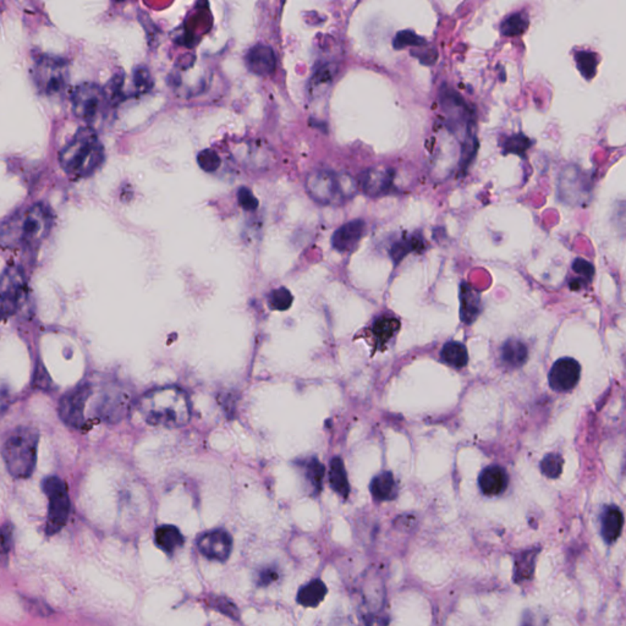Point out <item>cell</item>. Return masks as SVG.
Segmentation results:
<instances>
[{"label":"cell","mask_w":626,"mask_h":626,"mask_svg":"<svg viewBox=\"0 0 626 626\" xmlns=\"http://www.w3.org/2000/svg\"><path fill=\"white\" fill-rule=\"evenodd\" d=\"M54 214L45 203L18 209L0 225V245L11 251L37 249L49 235Z\"/></svg>","instance_id":"1"},{"label":"cell","mask_w":626,"mask_h":626,"mask_svg":"<svg viewBox=\"0 0 626 626\" xmlns=\"http://www.w3.org/2000/svg\"><path fill=\"white\" fill-rule=\"evenodd\" d=\"M137 406L143 420L150 426L180 428L190 421L189 395L177 386H160L147 391Z\"/></svg>","instance_id":"2"},{"label":"cell","mask_w":626,"mask_h":626,"mask_svg":"<svg viewBox=\"0 0 626 626\" xmlns=\"http://www.w3.org/2000/svg\"><path fill=\"white\" fill-rule=\"evenodd\" d=\"M105 147L91 127L78 129L60 150L59 162L69 177H88L105 162Z\"/></svg>","instance_id":"3"},{"label":"cell","mask_w":626,"mask_h":626,"mask_svg":"<svg viewBox=\"0 0 626 626\" xmlns=\"http://www.w3.org/2000/svg\"><path fill=\"white\" fill-rule=\"evenodd\" d=\"M40 433L32 427H16L5 439L1 454L11 476L25 480L32 476L37 463Z\"/></svg>","instance_id":"4"},{"label":"cell","mask_w":626,"mask_h":626,"mask_svg":"<svg viewBox=\"0 0 626 626\" xmlns=\"http://www.w3.org/2000/svg\"><path fill=\"white\" fill-rule=\"evenodd\" d=\"M306 191L317 203L339 206L356 195L358 184L349 174L319 169L306 177Z\"/></svg>","instance_id":"5"},{"label":"cell","mask_w":626,"mask_h":626,"mask_svg":"<svg viewBox=\"0 0 626 626\" xmlns=\"http://www.w3.org/2000/svg\"><path fill=\"white\" fill-rule=\"evenodd\" d=\"M31 76L42 95L47 97L61 95L68 86V63L50 55H38L32 65Z\"/></svg>","instance_id":"6"},{"label":"cell","mask_w":626,"mask_h":626,"mask_svg":"<svg viewBox=\"0 0 626 626\" xmlns=\"http://www.w3.org/2000/svg\"><path fill=\"white\" fill-rule=\"evenodd\" d=\"M71 105L73 114L86 123L87 127L93 129L105 118L110 102L102 87L92 82H85L73 90Z\"/></svg>","instance_id":"7"},{"label":"cell","mask_w":626,"mask_h":626,"mask_svg":"<svg viewBox=\"0 0 626 626\" xmlns=\"http://www.w3.org/2000/svg\"><path fill=\"white\" fill-rule=\"evenodd\" d=\"M28 293V279L18 266H8L0 274V322L14 316Z\"/></svg>","instance_id":"8"},{"label":"cell","mask_w":626,"mask_h":626,"mask_svg":"<svg viewBox=\"0 0 626 626\" xmlns=\"http://www.w3.org/2000/svg\"><path fill=\"white\" fill-rule=\"evenodd\" d=\"M42 488L48 498L47 535L53 536L61 531L68 522L71 509L68 487L59 477L49 476L42 483Z\"/></svg>","instance_id":"9"},{"label":"cell","mask_w":626,"mask_h":626,"mask_svg":"<svg viewBox=\"0 0 626 626\" xmlns=\"http://www.w3.org/2000/svg\"><path fill=\"white\" fill-rule=\"evenodd\" d=\"M131 406V391L118 383H112L103 388L95 401V416L113 425L123 421L130 413Z\"/></svg>","instance_id":"10"},{"label":"cell","mask_w":626,"mask_h":626,"mask_svg":"<svg viewBox=\"0 0 626 626\" xmlns=\"http://www.w3.org/2000/svg\"><path fill=\"white\" fill-rule=\"evenodd\" d=\"M590 179L577 165H569L558 179L559 200L572 207L586 206L591 199Z\"/></svg>","instance_id":"11"},{"label":"cell","mask_w":626,"mask_h":626,"mask_svg":"<svg viewBox=\"0 0 626 626\" xmlns=\"http://www.w3.org/2000/svg\"><path fill=\"white\" fill-rule=\"evenodd\" d=\"M439 105L449 120L450 131L456 134L461 127L466 131L475 129L473 112L454 88L447 86L440 88Z\"/></svg>","instance_id":"12"},{"label":"cell","mask_w":626,"mask_h":626,"mask_svg":"<svg viewBox=\"0 0 626 626\" xmlns=\"http://www.w3.org/2000/svg\"><path fill=\"white\" fill-rule=\"evenodd\" d=\"M91 395L92 386L87 383H81L65 393L58 408L61 421L73 428H81L85 425V410Z\"/></svg>","instance_id":"13"},{"label":"cell","mask_w":626,"mask_h":626,"mask_svg":"<svg viewBox=\"0 0 626 626\" xmlns=\"http://www.w3.org/2000/svg\"><path fill=\"white\" fill-rule=\"evenodd\" d=\"M394 169L371 167L363 170L358 177V189L370 197H381L389 194L394 182Z\"/></svg>","instance_id":"14"},{"label":"cell","mask_w":626,"mask_h":626,"mask_svg":"<svg viewBox=\"0 0 626 626\" xmlns=\"http://www.w3.org/2000/svg\"><path fill=\"white\" fill-rule=\"evenodd\" d=\"M197 547L204 558L224 563L232 554V536L220 528L204 532L197 541Z\"/></svg>","instance_id":"15"},{"label":"cell","mask_w":626,"mask_h":626,"mask_svg":"<svg viewBox=\"0 0 626 626\" xmlns=\"http://www.w3.org/2000/svg\"><path fill=\"white\" fill-rule=\"evenodd\" d=\"M581 367L577 360L563 358L550 368L548 381L550 388L555 391H572L580 379Z\"/></svg>","instance_id":"16"},{"label":"cell","mask_w":626,"mask_h":626,"mask_svg":"<svg viewBox=\"0 0 626 626\" xmlns=\"http://www.w3.org/2000/svg\"><path fill=\"white\" fill-rule=\"evenodd\" d=\"M246 66L251 73L259 76H269L277 66V58L271 47L256 45L252 47L245 58Z\"/></svg>","instance_id":"17"},{"label":"cell","mask_w":626,"mask_h":626,"mask_svg":"<svg viewBox=\"0 0 626 626\" xmlns=\"http://www.w3.org/2000/svg\"><path fill=\"white\" fill-rule=\"evenodd\" d=\"M366 224L361 219H355L341 225L331 237V245L339 252H350L362 239Z\"/></svg>","instance_id":"18"},{"label":"cell","mask_w":626,"mask_h":626,"mask_svg":"<svg viewBox=\"0 0 626 626\" xmlns=\"http://www.w3.org/2000/svg\"><path fill=\"white\" fill-rule=\"evenodd\" d=\"M478 485L483 495L497 497L508 487V473L500 466H488L478 477Z\"/></svg>","instance_id":"19"},{"label":"cell","mask_w":626,"mask_h":626,"mask_svg":"<svg viewBox=\"0 0 626 626\" xmlns=\"http://www.w3.org/2000/svg\"><path fill=\"white\" fill-rule=\"evenodd\" d=\"M540 547L525 549L517 554L514 563V581L516 584H524L531 580L535 574L536 562L540 553Z\"/></svg>","instance_id":"20"},{"label":"cell","mask_w":626,"mask_h":626,"mask_svg":"<svg viewBox=\"0 0 626 626\" xmlns=\"http://www.w3.org/2000/svg\"><path fill=\"white\" fill-rule=\"evenodd\" d=\"M601 524H602L601 525L602 537L608 545H612L619 538L624 526V516L620 509L617 507H608L604 509Z\"/></svg>","instance_id":"21"},{"label":"cell","mask_w":626,"mask_h":626,"mask_svg":"<svg viewBox=\"0 0 626 626\" xmlns=\"http://www.w3.org/2000/svg\"><path fill=\"white\" fill-rule=\"evenodd\" d=\"M155 545L167 554H174L184 545V536L177 527L162 525L155 530Z\"/></svg>","instance_id":"22"},{"label":"cell","mask_w":626,"mask_h":626,"mask_svg":"<svg viewBox=\"0 0 626 626\" xmlns=\"http://www.w3.org/2000/svg\"><path fill=\"white\" fill-rule=\"evenodd\" d=\"M370 490L373 498L379 502L395 500L398 495V485L391 472H381L377 475L371 482Z\"/></svg>","instance_id":"23"},{"label":"cell","mask_w":626,"mask_h":626,"mask_svg":"<svg viewBox=\"0 0 626 626\" xmlns=\"http://www.w3.org/2000/svg\"><path fill=\"white\" fill-rule=\"evenodd\" d=\"M327 586L321 580H313L297 592V602L305 608H316L327 596Z\"/></svg>","instance_id":"24"},{"label":"cell","mask_w":626,"mask_h":626,"mask_svg":"<svg viewBox=\"0 0 626 626\" xmlns=\"http://www.w3.org/2000/svg\"><path fill=\"white\" fill-rule=\"evenodd\" d=\"M460 297H461V309H460V316L463 322H473L476 319L478 313L481 311L480 309V297L477 295L476 291L472 289L471 286L463 283L460 290Z\"/></svg>","instance_id":"25"},{"label":"cell","mask_w":626,"mask_h":626,"mask_svg":"<svg viewBox=\"0 0 626 626\" xmlns=\"http://www.w3.org/2000/svg\"><path fill=\"white\" fill-rule=\"evenodd\" d=\"M329 483L331 490L343 498H348L350 493L349 480L345 470L344 463L341 458H334L329 466Z\"/></svg>","instance_id":"26"},{"label":"cell","mask_w":626,"mask_h":626,"mask_svg":"<svg viewBox=\"0 0 626 626\" xmlns=\"http://www.w3.org/2000/svg\"><path fill=\"white\" fill-rule=\"evenodd\" d=\"M301 472L305 481L314 493H319L322 490L323 478H324V466L316 458L306 459L304 463H300Z\"/></svg>","instance_id":"27"},{"label":"cell","mask_w":626,"mask_h":626,"mask_svg":"<svg viewBox=\"0 0 626 626\" xmlns=\"http://www.w3.org/2000/svg\"><path fill=\"white\" fill-rule=\"evenodd\" d=\"M526 345L521 341L510 339L503 345L502 359L507 366L512 368L521 367L527 360Z\"/></svg>","instance_id":"28"},{"label":"cell","mask_w":626,"mask_h":626,"mask_svg":"<svg viewBox=\"0 0 626 626\" xmlns=\"http://www.w3.org/2000/svg\"><path fill=\"white\" fill-rule=\"evenodd\" d=\"M400 322L394 317L383 316L373 323L372 333L376 338L377 344L381 348L391 341L395 333L399 331Z\"/></svg>","instance_id":"29"},{"label":"cell","mask_w":626,"mask_h":626,"mask_svg":"<svg viewBox=\"0 0 626 626\" xmlns=\"http://www.w3.org/2000/svg\"><path fill=\"white\" fill-rule=\"evenodd\" d=\"M528 25L530 20L526 11H519L504 18L503 23H500V30L503 36L519 37L525 33Z\"/></svg>","instance_id":"30"},{"label":"cell","mask_w":626,"mask_h":626,"mask_svg":"<svg viewBox=\"0 0 626 626\" xmlns=\"http://www.w3.org/2000/svg\"><path fill=\"white\" fill-rule=\"evenodd\" d=\"M440 358L445 363L455 368L463 367L468 362V350L463 344L456 341L447 343L442 349Z\"/></svg>","instance_id":"31"},{"label":"cell","mask_w":626,"mask_h":626,"mask_svg":"<svg viewBox=\"0 0 626 626\" xmlns=\"http://www.w3.org/2000/svg\"><path fill=\"white\" fill-rule=\"evenodd\" d=\"M575 63L577 70L586 80H592L597 73L598 66V55L590 50H577L575 53Z\"/></svg>","instance_id":"32"},{"label":"cell","mask_w":626,"mask_h":626,"mask_svg":"<svg viewBox=\"0 0 626 626\" xmlns=\"http://www.w3.org/2000/svg\"><path fill=\"white\" fill-rule=\"evenodd\" d=\"M423 245L425 244H423V237H420V236L413 235L410 237H404L391 246V257L394 259L395 264H399L400 261L410 252L423 251Z\"/></svg>","instance_id":"33"},{"label":"cell","mask_w":626,"mask_h":626,"mask_svg":"<svg viewBox=\"0 0 626 626\" xmlns=\"http://www.w3.org/2000/svg\"><path fill=\"white\" fill-rule=\"evenodd\" d=\"M532 141L524 134H516L513 136L508 137L503 143L504 153H513V155H526L527 150H530Z\"/></svg>","instance_id":"34"},{"label":"cell","mask_w":626,"mask_h":626,"mask_svg":"<svg viewBox=\"0 0 626 626\" xmlns=\"http://www.w3.org/2000/svg\"><path fill=\"white\" fill-rule=\"evenodd\" d=\"M209 606L211 608L215 609L217 612L222 613L223 615L228 618H232V620H239L240 619V612L232 603V601L223 597V596H212L209 597Z\"/></svg>","instance_id":"35"},{"label":"cell","mask_w":626,"mask_h":626,"mask_svg":"<svg viewBox=\"0 0 626 626\" xmlns=\"http://www.w3.org/2000/svg\"><path fill=\"white\" fill-rule=\"evenodd\" d=\"M426 45V40L423 37L418 36L413 30H404L396 33L393 46L395 49H404L406 47H421Z\"/></svg>","instance_id":"36"},{"label":"cell","mask_w":626,"mask_h":626,"mask_svg":"<svg viewBox=\"0 0 626 626\" xmlns=\"http://www.w3.org/2000/svg\"><path fill=\"white\" fill-rule=\"evenodd\" d=\"M564 460L559 454H548L541 463V470L548 478H558L563 471Z\"/></svg>","instance_id":"37"},{"label":"cell","mask_w":626,"mask_h":626,"mask_svg":"<svg viewBox=\"0 0 626 626\" xmlns=\"http://www.w3.org/2000/svg\"><path fill=\"white\" fill-rule=\"evenodd\" d=\"M268 302L271 305V307L276 311H285L293 304V295H291L290 291L285 288H280V289H276L271 293Z\"/></svg>","instance_id":"38"},{"label":"cell","mask_w":626,"mask_h":626,"mask_svg":"<svg viewBox=\"0 0 626 626\" xmlns=\"http://www.w3.org/2000/svg\"><path fill=\"white\" fill-rule=\"evenodd\" d=\"M197 163L204 172H215L220 165V158L215 150L207 148V150H201L200 153L197 155Z\"/></svg>","instance_id":"39"},{"label":"cell","mask_w":626,"mask_h":626,"mask_svg":"<svg viewBox=\"0 0 626 626\" xmlns=\"http://www.w3.org/2000/svg\"><path fill=\"white\" fill-rule=\"evenodd\" d=\"M520 626H549L548 615L541 609H526L522 614Z\"/></svg>","instance_id":"40"},{"label":"cell","mask_w":626,"mask_h":626,"mask_svg":"<svg viewBox=\"0 0 626 626\" xmlns=\"http://www.w3.org/2000/svg\"><path fill=\"white\" fill-rule=\"evenodd\" d=\"M336 71H338V66L336 65H334V64H326L322 68L318 69L317 73H314L312 81H311V86L317 87L321 86V85H326V83L331 81L333 78L336 76Z\"/></svg>","instance_id":"41"},{"label":"cell","mask_w":626,"mask_h":626,"mask_svg":"<svg viewBox=\"0 0 626 626\" xmlns=\"http://www.w3.org/2000/svg\"><path fill=\"white\" fill-rule=\"evenodd\" d=\"M134 86H135L137 93H145V92L150 91V87H152V80H150V75L147 69L142 68V66L135 69Z\"/></svg>","instance_id":"42"},{"label":"cell","mask_w":626,"mask_h":626,"mask_svg":"<svg viewBox=\"0 0 626 626\" xmlns=\"http://www.w3.org/2000/svg\"><path fill=\"white\" fill-rule=\"evenodd\" d=\"M237 201L245 211H254V209H257L259 204L256 196L247 187H241L240 190L237 191Z\"/></svg>","instance_id":"43"},{"label":"cell","mask_w":626,"mask_h":626,"mask_svg":"<svg viewBox=\"0 0 626 626\" xmlns=\"http://www.w3.org/2000/svg\"><path fill=\"white\" fill-rule=\"evenodd\" d=\"M13 531L14 528L10 524H5L4 526L0 528V555L3 557H6L11 550Z\"/></svg>","instance_id":"44"},{"label":"cell","mask_w":626,"mask_h":626,"mask_svg":"<svg viewBox=\"0 0 626 626\" xmlns=\"http://www.w3.org/2000/svg\"><path fill=\"white\" fill-rule=\"evenodd\" d=\"M572 269H574V272L580 274L585 279H592V277L595 276V267L589 261L584 259H575L572 264Z\"/></svg>","instance_id":"45"},{"label":"cell","mask_w":626,"mask_h":626,"mask_svg":"<svg viewBox=\"0 0 626 626\" xmlns=\"http://www.w3.org/2000/svg\"><path fill=\"white\" fill-rule=\"evenodd\" d=\"M279 574L277 570H274L273 567H266L264 570H261L259 575V585L267 586L271 585L272 582L278 580Z\"/></svg>","instance_id":"46"},{"label":"cell","mask_w":626,"mask_h":626,"mask_svg":"<svg viewBox=\"0 0 626 626\" xmlns=\"http://www.w3.org/2000/svg\"><path fill=\"white\" fill-rule=\"evenodd\" d=\"M10 403H11V395H10L9 388L0 386V418L8 411Z\"/></svg>","instance_id":"47"},{"label":"cell","mask_w":626,"mask_h":626,"mask_svg":"<svg viewBox=\"0 0 626 626\" xmlns=\"http://www.w3.org/2000/svg\"><path fill=\"white\" fill-rule=\"evenodd\" d=\"M413 55L418 57L420 61L425 64V65H432V64L436 63L437 58H438V53H437V50L435 49H428L426 50L425 53Z\"/></svg>","instance_id":"48"}]
</instances>
